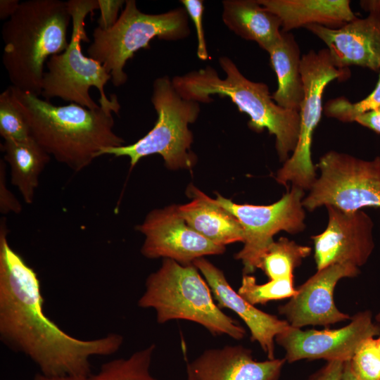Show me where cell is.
Instances as JSON below:
<instances>
[{
    "mask_svg": "<svg viewBox=\"0 0 380 380\" xmlns=\"http://www.w3.org/2000/svg\"><path fill=\"white\" fill-rule=\"evenodd\" d=\"M359 274V267L347 263L317 270L286 303L279 307V313L285 317L291 327L298 329L308 325L328 326L350 319L348 314L336 308L334 291L339 280Z\"/></svg>",
    "mask_w": 380,
    "mask_h": 380,
    "instance_id": "15",
    "label": "cell"
},
{
    "mask_svg": "<svg viewBox=\"0 0 380 380\" xmlns=\"http://www.w3.org/2000/svg\"><path fill=\"white\" fill-rule=\"evenodd\" d=\"M355 122L380 134V108L361 114Z\"/></svg>",
    "mask_w": 380,
    "mask_h": 380,
    "instance_id": "34",
    "label": "cell"
},
{
    "mask_svg": "<svg viewBox=\"0 0 380 380\" xmlns=\"http://www.w3.org/2000/svg\"><path fill=\"white\" fill-rule=\"evenodd\" d=\"M5 218L0 222V338L28 357L49 376L91 375L90 358L117 352L123 337L115 333L83 340L70 336L44 312L36 272L13 250Z\"/></svg>",
    "mask_w": 380,
    "mask_h": 380,
    "instance_id": "1",
    "label": "cell"
},
{
    "mask_svg": "<svg viewBox=\"0 0 380 380\" xmlns=\"http://www.w3.org/2000/svg\"><path fill=\"white\" fill-rule=\"evenodd\" d=\"M156 345L136 351L127 358H117L103 364L88 380H157L150 372Z\"/></svg>",
    "mask_w": 380,
    "mask_h": 380,
    "instance_id": "25",
    "label": "cell"
},
{
    "mask_svg": "<svg viewBox=\"0 0 380 380\" xmlns=\"http://www.w3.org/2000/svg\"><path fill=\"white\" fill-rule=\"evenodd\" d=\"M71 16L67 1L28 0L2 26L3 64L11 86L38 96L44 65L68 46Z\"/></svg>",
    "mask_w": 380,
    "mask_h": 380,
    "instance_id": "4",
    "label": "cell"
},
{
    "mask_svg": "<svg viewBox=\"0 0 380 380\" xmlns=\"http://www.w3.org/2000/svg\"><path fill=\"white\" fill-rule=\"evenodd\" d=\"M151 101L157 113L153 127L134 144L103 148L98 157L127 156L133 168L142 158L158 154L169 169H190L196 156L191 151L193 134L189 125L198 118L200 103L183 98L167 75L154 80Z\"/></svg>",
    "mask_w": 380,
    "mask_h": 380,
    "instance_id": "7",
    "label": "cell"
},
{
    "mask_svg": "<svg viewBox=\"0 0 380 380\" xmlns=\"http://www.w3.org/2000/svg\"><path fill=\"white\" fill-rule=\"evenodd\" d=\"M379 335L380 324L373 322L372 312L365 310L337 329L303 331L289 326L276 336L275 342L284 349V359L289 363L305 359L346 362L365 339Z\"/></svg>",
    "mask_w": 380,
    "mask_h": 380,
    "instance_id": "12",
    "label": "cell"
},
{
    "mask_svg": "<svg viewBox=\"0 0 380 380\" xmlns=\"http://www.w3.org/2000/svg\"><path fill=\"white\" fill-rule=\"evenodd\" d=\"M100 16L98 26L102 30L112 27L119 18V11L125 6L123 0H97Z\"/></svg>",
    "mask_w": 380,
    "mask_h": 380,
    "instance_id": "32",
    "label": "cell"
},
{
    "mask_svg": "<svg viewBox=\"0 0 380 380\" xmlns=\"http://www.w3.org/2000/svg\"><path fill=\"white\" fill-rule=\"evenodd\" d=\"M193 265L203 276L217 305L235 312L248 327L251 340L259 343L269 360L274 359L275 338L289 324L248 302L232 288L223 272L205 258L195 260Z\"/></svg>",
    "mask_w": 380,
    "mask_h": 380,
    "instance_id": "17",
    "label": "cell"
},
{
    "mask_svg": "<svg viewBox=\"0 0 380 380\" xmlns=\"http://www.w3.org/2000/svg\"><path fill=\"white\" fill-rule=\"evenodd\" d=\"M0 135L4 141H26L33 139L27 122L14 102L10 87L0 94Z\"/></svg>",
    "mask_w": 380,
    "mask_h": 380,
    "instance_id": "27",
    "label": "cell"
},
{
    "mask_svg": "<svg viewBox=\"0 0 380 380\" xmlns=\"http://www.w3.org/2000/svg\"><path fill=\"white\" fill-rule=\"evenodd\" d=\"M190 191L193 201L178 205L181 216L189 226L219 246L243 242V230L233 215L196 188L193 186Z\"/></svg>",
    "mask_w": 380,
    "mask_h": 380,
    "instance_id": "20",
    "label": "cell"
},
{
    "mask_svg": "<svg viewBox=\"0 0 380 380\" xmlns=\"http://www.w3.org/2000/svg\"><path fill=\"white\" fill-rule=\"evenodd\" d=\"M67 4L71 16L70 40L63 52L47 61L41 96L48 101L58 97L89 109L119 103L116 95L109 99L105 92L111 75L101 63L85 56L82 51V42H90L85 19L99 9L97 0H69Z\"/></svg>",
    "mask_w": 380,
    "mask_h": 380,
    "instance_id": "6",
    "label": "cell"
},
{
    "mask_svg": "<svg viewBox=\"0 0 380 380\" xmlns=\"http://www.w3.org/2000/svg\"><path fill=\"white\" fill-rule=\"evenodd\" d=\"M6 163L0 160V212L3 215L18 214L22 211V205L6 185Z\"/></svg>",
    "mask_w": 380,
    "mask_h": 380,
    "instance_id": "31",
    "label": "cell"
},
{
    "mask_svg": "<svg viewBox=\"0 0 380 380\" xmlns=\"http://www.w3.org/2000/svg\"><path fill=\"white\" fill-rule=\"evenodd\" d=\"M281 22V32L319 25L338 28L357 18L349 0H258Z\"/></svg>",
    "mask_w": 380,
    "mask_h": 380,
    "instance_id": "19",
    "label": "cell"
},
{
    "mask_svg": "<svg viewBox=\"0 0 380 380\" xmlns=\"http://www.w3.org/2000/svg\"><path fill=\"white\" fill-rule=\"evenodd\" d=\"M360 5L363 10L369 13L380 15V0H363L360 1Z\"/></svg>",
    "mask_w": 380,
    "mask_h": 380,
    "instance_id": "37",
    "label": "cell"
},
{
    "mask_svg": "<svg viewBox=\"0 0 380 380\" xmlns=\"http://www.w3.org/2000/svg\"><path fill=\"white\" fill-rule=\"evenodd\" d=\"M188 17L184 7L148 14L141 12L134 0H127L112 27L94 30L87 54L101 63L111 75L113 84L120 87L127 81L126 63L139 49H150L153 39L175 41L189 36Z\"/></svg>",
    "mask_w": 380,
    "mask_h": 380,
    "instance_id": "8",
    "label": "cell"
},
{
    "mask_svg": "<svg viewBox=\"0 0 380 380\" xmlns=\"http://www.w3.org/2000/svg\"><path fill=\"white\" fill-rule=\"evenodd\" d=\"M238 293L251 304H265L269 301L291 298L296 293L293 279L269 280L264 284H258L255 278L250 274H243Z\"/></svg>",
    "mask_w": 380,
    "mask_h": 380,
    "instance_id": "26",
    "label": "cell"
},
{
    "mask_svg": "<svg viewBox=\"0 0 380 380\" xmlns=\"http://www.w3.org/2000/svg\"><path fill=\"white\" fill-rule=\"evenodd\" d=\"M267 53L277 77V89L272 94L274 101L283 108L299 111L304 87L300 49L293 35L282 32L279 40Z\"/></svg>",
    "mask_w": 380,
    "mask_h": 380,
    "instance_id": "22",
    "label": "cell"
},
{
    "mask_svg": "<svg viewBox=\"0 0 380 380\" xmlns=\"http://www.w3.org/2000/svg\"><path fill=\"white\" fill-rule=\"evenodd\" d=\"M344 362L328 361L322 367L313 373L308 380H341Z\"/></svg>",
    "mask_w": 380,
    "mask_h": 380,
    "instance_id": "33",
    "label": "cell"
},
{
    "mask_svg": "<svg viewBox=\"0 0 380 380\" xmlns=\"http://www.w3.org/2000/svg\"><path fill=\"white\" fill-rule=\"evenodd\" d=\"M138 305L153 310L160 324L183 319L203 326L214 336L241 340L246 335L245 329L215 303L210 286L194 265L163 259L147 277Z\"/></svg>",
    "mask_w": 380,
    "mask_h": 380,
    "instance_id": "5",
    "label": "cell"
},
{
    "mask_svg": "<svg viewBox=\"0 0 380 380\" xmlns=\"http://www.w3.org/2000/svg\"><path fill=\"white\" fill-rule=\"evenodd\" d=\"M341 380H357L350 370L348 361L344 362Z\"/></svg>",
    "mask_w": 380,
    "mask_h": 380,
    "instance_id": "38",
    "label": "cell"
},
{
    "mask_svg": "<svg viewBox=\"0 0 380 380\" xmlns=\"http://www.w3.org/2000/svg\"><path fill=\"white\" fill-rule=\"evenodd\" d=\"M317 167L320 175L303 199L304 208L310 212L329 205L346 212L380 208V156L364 160L329 151Z\"/></svg>",
    "mask_w": 380,
    "mask_h": 380,
    "instance_id": "10",
    "label": "cell"
},
{
    "mask_svg": "<svg viewBox=\"0 0 380 380\" xmlns=\"http://www.w3.org/2000/svg\"><path fill=\"white\" fill-rule=\"evenodd\" d=\"M304 191L291 186L279 201L270 205L238 204L218 194L213 201L229 212L240 223L244 234L243 247L235 258L241 261L243 274L259 269L262 257L281 231L295 234L305 228L303 205Z\"/></svg>",
    "mask_w": 380,
    "mask_h": 380,
    "instance_id": "11",
    "label": "cell"
},
{
    "mask_svg": "<svg viewBox=\"0 0 380 380\" xmlns=\"http://www.w3.org/2000/svg\"><path fill=\"white\" fill-rule=\"evenodd\" d=\"M219 64L225 73L223 78L208 65L175 76L172 84L183 98L199 103L212 102L213 95L229 97L240 112L249 116L248 125L251 129L261 132L266 129L275 137L279 158L284 163L298 140L299 111L278 106L266 84L246 78L229 57L221 56Z\"/></svg>",
    "mask_w": 380,
    "mask_h": 380,
    "instance_id": "3",
    "label": "cell"
},
{
    "mask_svg": "<svg viewBox=\"0 0 380 380\" xmlns=\"http://www.w3.org/2000/svg\"><path fill=\"white\" fill-rule=\"evenodd\" d=\"M190 17L196 30L197 35V56L201 61L209 58L203 27V15L204 5L202 0H182L180 1Z\"/></svg>",
    "mask_w": 380,
    "mask_h": 380,
    "instance_id": "30",
    "label": "cell"
},
{
    "mask_svg": "<svg viewBox=\"0 0 380 380\" xmlns=\"http://www.w3.org/2000/svg\"><path fill=\"white\" fill-rule=\"evenodd\" d=\"M348 362L357 380H380V350L374 337L365 339Z\"/></svg>",
    "mask_w": 380,
    "mask_h": 380,
    "instance_id": "29",
    "label": "cell"
},
{
    "mask_svg": "<svg viewBox=\"0 0 380 380\" xmlns=\"http://www.w3.org/2000/svg\"><path fill=\"white\" fill-rule=\"evenodd\" d=\"M88 377L74 375L49 376L39 372L35 374L33 380H88Z\"/></svg>",
    "mask_w": 380,
    "mask_h": 380,
    "instance_id": "36",
    "label": "cell"
},
{
    "mask_svg": "<svg viewBox=\"0 0 380 380\" xmlns=\"http://www.w3.org/2000/svg\"><path fill=\"white\" fill-rule=\"evenodd\" d=\"M137 229L145 237L141 252L149 259L163 258L189 265L198 258L225 251V246L213 243L189 226L178 205L150 212Z\"/></svg>",
    "mask_w": 380,
    "mask_h": 380,
    "instance_id": "13",
    "label": "cell"
},
{
    "mask_svg": "<svg viewBox=\"0 0 380 380\" xmlns=\"http://www.w3.org/2000/svg\"><path fill=\"white\" fill-rule=\"evenodd\" d=\"M312 248L281 237L269 246L261 258V269L270 280L293 279V270L308 257Z\"/></svg>",
    "mask_w": 380,
    "mask_h": 380,
    "instance_id": "24",
    "label": "cell"
},
{
    "mask_svg": "<svg viewBox=\"0 0 380 380\" xmlns=\"http://www.w3.org/2000/svg\"><path fill=\"white\" fill-rule=\"evenodd\" d=\"M326 208L327 226L312 236L317 270L340 263L362 267L374 248L372 219L362 210L346 212L333 206Z\"/></svg>",
    "mask_w": 380,
    "mask_h": 380,
    "instance_id": "14",
    "label": "cell"
},
{
    "mask_svg": "<svg viewBox=\"0 0 380 380\" xmlns=\"http://www.w3.org/2000/svg\"><path fill=\"white\" fill-rule=\"evenodd\" d=\"M286 360H255L241 345L210 348L189 363L186 372L196 380H279Z\"/></svg>",
    "mask_w": 380,
    "mask_h": 380,
    "instance_id": "18",
    "label": "cell"
},
{
    "mask_svg": "<svg viewBox=\"0 0 380 380\" xmlns=\"http://www.w3.org/2000/svg\"><path fill=\"white\" fill-rule=\"evenodd\" d=\"M20 2L18 0L0 1L1 20L9 19L17 11Z\"/></svg>",
    "mask_w": 380,
    "mask_h": 380,
    "instance_id": "35",
    "label": "cell"
},
{
    "mask_svg": "<svg viewBox=\"0 0 380 380\" xmlns=\"http://www.w3.org/2000/svg\"><path fill=\"white\" fill-rule=\"evenodd\" d=\"M378 108H380V70L378 82L367 97L357 102H351L343 96L337 97L327 101L324 111L327 117L352 122L361 114Z\"/></svg>",
    "mask_w": 380,
    "mask_h": 380,
    "instance_id": "28",
    "label": "cell"
},
{
    "mask_svg": "<svg viewBox=\"0 0 380 380\" xmlns=\"http://www.w3.org/2000/svg\"><path fill=\"white\" fill-rule=\"evenodd\" d=\"M376 345L380 350V335L379 336L378 338H376Z\"/></svg>",
    "mask_w": 380,
    "mask_h": 380,
    "instance_id": "40",
    "label": "cell"
},
{
    "mask_svg": "<svg viewBox=\"0 0 380 380\" xmlns=\"http://www.w3.org/2000/svg\"><path fill=\"white\" fill-rule=\"evenodd\" d=\"M4 160L11 169V180L24 201L32 204L39 176L51 156L33 139L26 141L6 140L1 144Z\"/></svg>",
    "mask_w": 380,
    "mask_h": 380,
    "instance_id": "23",
    "label": "cell"
},
{
    "mask_svg": "<svg viewBox=\"0 0 380 380\" xmlns=\"http://www.w3.org/2000/svg\"><path fill=\"white\" fill-rule=\"evenodd\" d=\"M327 46L334 65L348 69L361 66L373 71L380 70V15L369 13L338 28L319 25L305 27Z\"/></svg>",
    "mask_w": 380,
    "mask_h": 380,
    "instance_id": "16",
    "label": "cell"
},
{
    "mask_svg": "<svg viewBox=\"0 0 380 380\" xmlns=\"http://www.w3.org/2000/svg\"><path fill=\"white\" fill-rule=\"evenodd\" d=\"M300 72L304 98L299 109L298 140L290 157L277 171L275 179L281 185L291 184L305 191L310 190L317 178L311 146L322 117L324 91L331 81L348 79L350 71L336 68L327 49H323L318 51L310 50L301 56Z\"/></svg>",
    "mask_w": 380,
    "mask_h": 380,
    "instance_id": "9",
    "label": "cell"
},
{
    "mask_svg": "<svg viewBox=\"0 0 380 380\" xmlns=\"http://www.w3.org/2000/svg\"><path fill=\"white\" fill-rule=\"evenodd\" d=\"M222 21L240 37L256 42L267 52L281 37V22L258 0H224Z\"/></svg>",
    "mask_w": 380,
    "mask_h": 380,
    "instance_id": "21",
    "label": "cell"
},
{
    "mask_svg": "<svg viewBox=\"0 0 380 380\" xmlns=\"http://www.w3.org/2000/svg\"><path fill=\"white\" fill-rule=\"evenodd\" d=\"M14 102L33 139L58 163L77 172L87 167L103 148L125 145L114 131L113 113L120 106L89 109L70 103L57 106L30 92L9 86Z\"/></svg>",
    "mask_w": 380,
    "mask_h": 380,
    "instance_id": "2",
    "label": "cell"
},
{
    "mask_svg": "<svg viewBox=\"0 0 380 380\" xmlns=\"http://www.w3.org/2000/svg\"><path fill=\"white\" fill-rule=\"evenodd\" d=\"M187 372V380H196L195 377L189 372Z\"/></svg>",
    "mask_w": 380,
    "mask_h": 380,
    "instance_id": "39",
    "label": "cell"
}]
</instances>
